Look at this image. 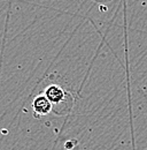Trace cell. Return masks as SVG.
<instances>
[{
	"mask_svg": "<svg viewBox=\"0 0 147 150\" xmlns=\"http://www.w3.org/2000/svg\"><path fill=\"white\" fill-rule=\"evenodd\" d=\"M44 95L47 97V99L51 102V104L53 105V111L56 110V108H60L57 114H62V106L66 111V114L71 111V106H73V96L70 93H68L67 90H64L61 86L52 83L50 86H47L44 90Z\"/></svg>",
	"mask_w": 147,
	"mask_h": 150,
	"instance_id": "1",
	"label": "cell"
},
{
	"mask_svg": "<svg viewBox=\"0 0 147 150\" xmlns=\"http://www.w3.org/2000/svg\"><path fill=\"white\" fill-rule=\"evenodd\" d=\"M32 110L36 118L45 117L53 111V105L44 94L38 95L32 100Z\"/></svg>",
	"mask_w": 147,
	"mask_h": 150,
	"instance_id": "2",
	"label": "cell"
}]
</instances>
